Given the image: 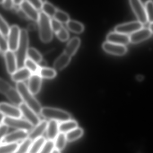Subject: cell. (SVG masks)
Masks as SVG:
<instances>
[{
    "mask_svg": "<svg viewBox=\"0 0 153 153\" xmlns=\"http://www.w3.org/2000/svg\"><path fill=\"white\" fill-rule=\"evenodd\" d=\"M16 89L19 93L24 103L36 114H40L42 108L41 104L30 92L27 86L23 82H17Z\"/></svg>",
    "mask_w": 153,
    "mask_h": 153,
    "instance_id": "1",
    "label": "cell"
},
{
    "mask_svg": "<svg viewBox=\"0 0 153 153\" xmlns=\"http://www.w3.org/2000/svg\"><path fill=\"white\" fill-rule=\"evenodd\" d=\"M29 45V36L26 29H21L20 40L17 50L16 51L17 68L19 69L24 68V63L27 59V54Z\"/></svg>",
    "mask_w": 153,
    "mask_h": 153,
    "instance_id": "2",
    "label": "cell"
},
{
    "mask_svg": "<svg viewBox=\"0 0 153 153\" xmlns=\"http://www.w3.org/2000/svg\"><path fill=\"white\" fill-rule=\"evenodd\" d=\"M39 33L42 42L48 43L51 41L53 37V31L51 25V19L43 11L39 13Z\"/></svg>",
    "mask_w": 153,
    "mask_h": 153,
    "instance_id": "3",
    "label": "cell"
},
{
    "mask_svg": "<svg viewBox=\"0 0 153 153\" xmlns=\"http://www.w3.org/2000/svg\"><path fill=\"white\" fill-rule=\"evenodd\" d=\"M40 114L46 119L61 123L71 120V115L68 113L53 107H42Z\"/></svg>",
    "mask_w": 153,
    "mask_h": 153,
    "instance_id": "4",
    "label": "cell"
},
{
    "mask_svg": "<svg viewBox=\"0 0 153 153\" xmlns=\"http://www.w3.org/2000/svg\"><path fill=\"white\" fill-rule=\"evenodd\" d=\"M3 124L7 125V127L17 129L18 130L25 131L27 132L31 131L34 127L26 120L8 117H5Z\"/></svg>",
    "mask_w": 153,
    "mask_h": 153,
    "instance_id": "5",
    "label": "cell"
},
{
    "mask_svg": "<svg viewBox=\"0 0 153 153\" xmlns=\"http://www.w3.org/2000/svg\"><path fill=\"white\" fill-rule=\"evenodd\" d=\"M21 29L17 25H13L10 27L9 33L7 44L8 50L15 52L17 50L20 37Z\"/></svg>",
    "mask_w": 153,
    "mask_h": 153,
    "instance_id": "6",
    "label": "cell"
},
{
    "mask_svg": "<svg viewBox=\"0 0 153 153\" xmlns=\"http://www.w3.org/2000/svg\"><path fill=\"white\" fill-rule=\"evenodd\" d=\"M130 4L136 14L138 22L142 25L146 24L148 21L146 14L145 11V7L142 2L139 0H130Z\"/></svg>",
    "mask_w": 153,
    "mask_h": 153,
    "instance_id": "7",
    "label": "cell"
},
{
    "mask_svg": "<svg viewBox=\"0 0 153 153\" xmlns=\"http://www.w3.org/2000/svg\"><path fill=\"white\" fill-rule=\"evenodd\" d=\"M19 108L22 115L34 127H35L41 122V120L38 115L24 103H22L19 105Z\"/></svg>",
    "mask_w": 153,
    "mask_h": 153,
    "instance_id": "8",
    "label": "cell"
},
{
    "mask_svg": "<svg viewBox=\"0 0 153 153\" xmlns=\"http://www.w3.org/2000/svg\"><path fill=\"white\" fill-rule=\"evenodd\" d=\"M0 113L6 117L20 119L22 113L19 108L7 103H0Z\"/></svg>",
    "mask_w": 153,
    "mask_h": 153,
    "instance_id": "9",
    "label": "cell"
},
{
    "mask_svg": "<svg viewBox=\"0 0 153 153\" xmlns=\"http://www.w3.org/2000/svg\"><path fill=\"white\" fill-rule=\"evenodd\" d=\"M143 25L138 21H134L119 25L115 27V32L127 35L131 34L143 28Z\"/></svg>",
    "mask_w": 153,
    "mask_h": 153,
    "instance_id": "10",
    "label": "cell"
},
{
    "mask_svg": "<svg viewBox=\"0 0 153 153\" xmlns=\"http://www.w3.org/2000/svg\"><path fill=\"white\" fill-rule=\"evenodd\" d=\"M28 132L23 130H17L7 134L1 141V144L17 143L28 138Z\"/></svg>",
    "mask_w": 153,
    "mask_h": 153,
    "instance_id": "11",
    "label": "cell"
},
{
    "mask_svg": "<svg viewBox=\"0 0 153 153\" xmlns=\"http://www.w3.org/2000/svg\"><path fill=\"white\" fill-rule=\"evenodd\" d=\"M153 32L149 28H142L136 32L131 34L129 41L132 43L140 42L152 36Z\"/></svg>",
    "mask_w": 153,
    "mask_h": 153,
    "instance_id": "12",
    "label": "cell"
},
{
    "mask_svg": "<svg viewBox=\"0 0 153 153\" xmlns=\"http://www.w3.org/2000/svg\"><path fill=\"white\" fill-rule=\"evenodd\" d=\"M102 46L106 52L114 55H124L127 51V48L125 45L116 44L108 42L104 43Z\"/></svg>",
    "mask_w": 153,
    "mask_h": 153,
    "instance_id": "13",
    "label": "cell"
},
{
    "mask_svg": "<svg viewBox=\"0 0 153 153\" xmlns=\"http://www.w3.org/2000/svg\"><path fill=\"white\" fill-rule=\"evenodd\" d=\"M107 42L116 44L125 45L130 42L129 37L128 35L117 32L110 33L107 35Z\"/></svg>",
    "mask_w": 153,
    "mask_h": 153,
    "instance_id": "14",
    "label": "cell"
},
{
    "mask_svg": "<svg viewBox=\"0 0 153 153\" xmlns=\"http://www.w3.org/2000/svg\"><path fill=\"white\" fill-rule=\"evenodd\" d=\"M4 55L8 72L12 75L18 68L16 54L14 52L8 50L5 53Z\"/></svg>",
    "mask_w": 153,
    "mask_h": 153,
    "instance_id": "15",
    "label": "cell"
},
{
    "mask_svg": "<svg viewBox=\"0 0 153 153\" xmlns=\"http://www.w3.org/2000/svg\"><path fill=\"white\" fill-rule=\"evenodd\" d=\"M20 8L25 12L27 17L35 21L38 22L39 19V13L32 5L28 1H23Z\"/></svg>",
    "mask_w": 153,
    "mask_h": 153,
    "instance_id": "16",
    "label": "cell"
},
{
    "mask_svg": "<svg viewBox=\"0 0 153 153\" xmlns=\"http://www.w3.org/2000/svg\"><path fill=\"white\" fill-rule=\"evenodd\" d=\"M48 123V122L46 120L41 121L28 133V138L33 141L42 137V134L46 131Z\"/></svg>",
    "mask_w": 153,
    "mask_h": 153,
    "instance_id": "17",
    "label": "cell"
},
{
    "mask_svg": "<svg viewBox=\"0 0 153 153\" xmlns=\"http://www.w3.org/2000/svg\"><path fill=\"white\" fill-rule=\"evenodd\" d=\"M42 78L38 74H33L29 78L28 88L33 95L38 94L42 85Z\"/></svg>",
    "mask_w": 153,
    "mask_h": 153,
    "instance_id": "18",
    "label": "cell"
},
{
    "mask_svg": "<svg viewBox=\"0 0 153 153\" xmlns=\"http://www.w3.org/2000/svg\"><path fill=\"white\" fill-rule=\"evenodd\" d=\"M32 73L27 68H23L17 70L12 74L11 78L14 81L17 82H22L30 78Z\"/></svg>",
    "mask_w": 153,
    "mask_h": 153,
    "instance_id": "19",
    "label": "cell"
},
{
    "mask_svg": "<svg viewBox=\"0 0 153 153\" xmlns=\"http://www.w3.org/2000/svg\"><path fill=\"white\" fill-rule=\"evenodd\" d=\"M59 123L55 120H50L46 129V135L48 140H54L59 133Z\"/></svg>",
    "mask_w": 153,
    "mask_h": 153,
    "instance_id": "20",
    "label": "cell"
},
{
    "mask_svg": "<svg viewBox=\"0 0 153 153\" xmlns=\"http://www.w3.org/2000/svg\"><path fill=\"white\" fill-rule=\"evenodd\" d=\"M80 44V40L79 37L72 38L66 45L64 53L69 56H73L78 49Z\"/></svg>",
    "mask_w": 153,
    "mask_h": 153,
    "instance_id": "21",
    "label": "cell"
},
{
    "mask_svg": "<svg viewBox=\"0 0 153 153\" xmlns=\"http://www.w3.org/2000/svg\"><path fill=\"white\" fill-rule=\"evenodd\" d=\"M71 57L63 53L61 54L54 62L53 66L55 69L61 70L64 69L69 63Z\"/></svg>",
    "mask_w": 153,
    "mask_h": 153,
    "instance_id": "22",
    "label": "cell"
},
{
    "mask_svg": "<svg viewBox=\"0 0 153 153\" xmlns=\"http://www.w3.org/2000/svg\"><path fill=\"white\" fill-rule=\"evenodd\" d=\"M78 127V123L76 121L70 120L61 122L59 124V132L66 133Z\"/></svg>",
    "mask_w": 153,
    "mask_h": 153,
    "instance_id": "23",
    "label": "cell"
},
{
    "mask_svg": "<svg viewBox=\"0 0 153 153\" xmlns=\"http://www.w3.org/2000/svg\"><path fill=\"white\" fill-rule=\"evenodd\" d=\"M46 139L43 137L34 140L33 142H32L27 153H39Z\"/></svg>",
    "mask_w": 153,
    "mask_h": 153,
    "instance_id": "24",
    "label": "cell"
},
{
    "mask_svg": "<svg viewBox=\"0 0 153 153\" xmlns=\"http://www.w3.org/2000/svg\"><path fill=\"white\" fill-rule=\"evenodd\" d=\"M83 133V130L81 128L77 127L76 128L65 133L67 141L71 142L76 140L82 137Z\"/></svg>",
    "mask_w": 153,
    "mask_h": 153,
    "instance_id": "25",
    "label": "cell"
},
{
    "mask_svg": "<svg viewBox=\"0 0 153 153\" xmlns=\"http://www.w3.org/2000/svg\"><path fill=\"white\" fill-rule=\"evenodd\" d=\"M66 134L62 132H59L54 141V147L58 150H62L65 148L67 143Z\"/></svg>",
    "mask_w": 153,
    "mask_h": 153,
    "instance_id": "26",
    "label": "cell"
},
{
    "mask_svg": "<svg viewBox=\"0 0 153 153\" xmlns=\"http://www.w3.org/2000/svg\"><path fill=\"white\" fill-rule=\"evenodd\" d=\"M66 24L67 27L73 33H80L84 31V27L83 25L76 20H69Z\"/></svg>",
    "mask_w": 153,
    "mask_h": 153,
    "instance_id": "27",
    "label": "cell"
},
{
    "mask_svg": "<svg viewBox=\"0 0 153 153\" xmlns=\"http://www.w3.org/2000/svg\"><path fill=\"white\" fill-rule=\"evenodd\" d=\"M38 73L41 78L45 79L53 78L57 75L56 71L50 68H40Z\"/></svg>",
    "mask_w": 153,
    "mask_h": 153,
    "instance_id": "28",
    "label": "cell"
},
{
    "mask_svg": "<svg viewBox=\"0 0 153 153\" xmlns=\"http://www.w3.org/2000/svg\"><path fill=\"white\" fill-rule=\"evenodd\" d=\"M43 6L42 9L43 12L48 16L49 17L53 18L57 9L51 3L47 1L42 2Z\"/></svg>",
    "mask_w": 153,
    "mask_h": 153,
    "instance_id": "29",
    "label": "cell"
},
{
    "mask_svg": "<svg viewBox=\"0 0 153 153\" xmlns=\"http://www.w3.org/2000/svg\"><path fill=\"white\" fill-rule=\"evenodd\" d=\"M27 56L36 63L38 64L42 59V55L36 49L33 48H28Z\"/></svg>",
    "mask_w": 153,
    "mask_h": 153,
    "instance_id": "30",
    "label": "cell"
},
{
    "mask_svg": "<svg viewBox=\"0 0 153 153\" xmlns=\"http://www.w3.org/2000/svg\"><path fill=\"white\" fill-rule=\"evenodd\" d=\"M17 143H7L0 145V153H13L17 149Z\"/></svg>",
    "mask_w": 153,
    "mask_h": 153,
    "instance_id": "31",
    "label": "cell"
},
{
    "mask_svg": "<svg viewBox=\"0 0 153 153\" xmlns=\"http://www.w3.org/2000/svg\"><path fill=\"white\" fill-rule=\"evenodd\" d=\"M32 141L27 138L23 140L21 144L19 145L16 150L13 153H27L32 144Z\"/></svg>",
    "mask_w": 153,
    "mask_h": 153,
    "instance_id": "32",
    "label": "cell"
},
{
    "mask_svg": "<svg viewBox=\"0 0 153 153\" xmlns=\"http://www.w3.org/2000/svg\"><path fill=\"white\" fill-rule=\"evenodd\" d=\"M59 40L62 42H65L68 39L69 37L68 33L66 28L62 25L59 27L57 29L54 31Z\"/></svg>",
    "mask_w": 153,
    "mask_h": 153,
    "instance_id": "33",
    "label": "cell"
},
{
    "mask_svg": "<svg viewBox=\"0 0 153 153\" xmlns=\"http://www.w3.org/2000/svg\"><path fill=\"white\" fill-rule=\"evenodd\" d=\"M24 66L33 74H36V72H38L40 68L37 63H36L28 58L26 59L24 63Z\"/></svg>",
    "mask_w": 153,
    "mask_h": 153,
    "instance_id": "34",
    "label": "cell"
},
{
    "mask_svg": "<svg viewBox=\"0 0 153 153\" xmlns=\"http://www.w3.org/2000/svg\"><path fill=\"white\" fill-rule=\"evenodd\" d=\"M13 88L9 83L0 78V93L7 97L8 95L9 94L10 92H11Z\"/></svg>",
    "mask_w": 153,
    "mask_h": 153,
    "instance_id": "35",
    "label": "cell"
},
{
    "mask_svg": "<svg viewBox=\"0 0 153 153\" xmlns=\"http://www.w3.org/2000/svg\"><path fill=\"white\" fill-rule=\"evenodd\" d=\"M53 18L60 23H66L67 24L68 21L70 20L69 16L67 13L62 10L58 9H57Z\"/></svg>",
    "mask_w": 153,
    "mask_h": 153,
    "instance_id": "36",
    "label": "cell"
},
{
    "mask_svg": "<svg viewBox=\"0 0 153 153\" xmlns=\"http://www.w3.org/2000/svg\"><path fill=\"white\" fill-rule=\"evenodd\" d=\"M153 1L151 0L148 1L145 4V11L146 14L148 21L149 23H153Z\"/></svg>",
    "mask_w": 153,
    "mask_h": 153,
    "instance_id": "37",
    "label": "cell"
},
{
    "mask_svg": "<svg viewBox=\"0 0 153 153\" xmlns=\"http://www.w3.org/2000/svg\"><path fill=\"white\" fill-rule=\"evenodd\" d=\"M54 147L53 140H46L39 153H51Z\"/></svg>",
    "mask_w": 153,
    "mask_h": 153,
    "instance_id": "38",
    "label": "cell"
},
{
    "mask_svg": "<svg viewBox=\"0 0 153 153\" xmlns=\"http://www.w3.org/2000/svg\"><path fill=\"white\" fill-rule=\"evenodd\" d=\"M10 27L5 19L0 15V32L4 36H7L9 33Z\"/></svg>",
    "mask_w": 153,
    "mask_h": 153,
    "instance_id": "39",
    "label": "cell"
},
{
    "mask_svg": "<svg viewBox=\"0 0 153 153\" xmlns=\"http://www.w3.org/2000/svg\"><path fill=\"white\" fill-rule=\"evenodd\" d=\"M8 50L7 41L5 38V36L0 32V51L5 53Z\"/></svg>",
    "mask_w": 153,
    "mask_h": 153,
    "instance_id": "40",
    "label": "cell"
},
{
    "mask_svg": "<svg viewBox=\"0 0 153 153\" xmlns=\"http://www.w3.org/2000/svg\"><path fill=\"white\" fill-rule=\"evenodd\" d=\"M28 1L36 10H40L42 9L43 3L42 1H40V0H29Z\"/></svg>",
    "mask_w": 153,
    "mask_h": 153,
    "instance_id": "41",
    "label": "cell"
},
{
    "mask_svg": "<svg viewBox=\"0 0 153 153\" xmlns=\"http://www.w3.org/2000/svg\"><path fill=\"white\" fill-rule=\"evenodd\" d=\"M8 128L7 125L4 124H2L0 126V145L1 144L2 140L7 134Z\"/></svg>",
    "mask_w": 153,
    "mask_h": 153,
    "instance_id": "42",
    "label": "cell"
},
{
    "mask_svg": "<svg viewBox=\"0 0 153 153\" xmlns=\"http://www.w3.org/2000/svg\"><path fill=\"white\" fill-rule=\"evenodd\" d=\"M3 6L6 9H11L14 7V4L13 1L11 0H4Z\"/></svg>",
    "mask_w": 153,
    "mask_h": 153,
    "instance_id": "43",
    "label": "cell"
},
{
    "mask_svg": "<svg viewBox=\"0 0 153 153\" xmlns=\"http://www.w3.org/2000/svg\"><path fill=\"white\" fill-rule=\"evenodd\" d=\"M17 13L18 15L22 18H25L27 17L25 12L21 10V8L19 10H17Z\"/></svg>",
    "mask_w": 153,
    "mask_h": 153,
    "instance_id": "44",
    "label": "cell"
},
{
    "mask_svg": "<svg viewBox=\"0 0 153 153\" xmlns=\"http://www.w3.org/2000/svg\"><path fill=\"white\" fill-rule=\"evenodd\" d=\"M47 64V63L46 61L43 60L42 59L40 61V62L38 63V65L39 67H40V68H46L45 67H46Z\"/></svg>",
    "mask_w": 153,
    "mask_h": 153,
    "instance_id": "45",
    "label": "cell"
},
{
    "mask_svg": "<svg viewBox=\"0 0 153 153\" xmlns=\"http://www.w3.org/2000/svg\"><path fill=\"white\" fill-rule=\"evenodd\" d=\"M28 30H30L31 31H34L36 29V27L35 25H33V24H30L28 26Z\"/></svg>",
    "mask_w": 153,
    "mask_h": 153,
    "instance_id": "46",
    "label": "cell"
},
{
    "mask_svg": "<svg viewBox=\"0 0 153 153\" xmlns=\"http://www.w3.org/2000/svg\"><path fill=\"white\" fill-rule=\"evenodd\" d=\"M5 116L1 113H0V126L3 123V120H4Z\"/></svg>",
    "mask_w": 153,
    "mask_h": 153,
    "instance_id": "47",
    "label": "cell"
},
{
    "mask_svg": "<svg viewBox=\"0 0 153 153\" xmlns=\"http://www.w3.org/2000/svg\"><path fill=\"white\" fill-rule=\"evenodd\" d=\"M13 1L14 5H19V6H20L23 1H21V0H14V1Z\"/></svg>",
    "mask_w": 153,
    "mask_h": 153,
    "instance_id": "48",
    "label": "cell"
},
{
    "mask_svg": "<svg viewBox=\"0 0 153 153\" xmlns=\"http://www.w3.org/2000/svg\"><path fill=\"white\" fill-rule=\"evenodd\" d=\"M137 80L140 81V80H142V79H143V77L142 76H141V75H139V76H137Z\"/></svg>",
    "mask_w": 153,
    "mask_h": 153,
    "instance_id": "49",
    "label": "cell"
},
{
    "mask_svg": "<svg viewBox=\"0 0 153 153\" xmlns=\"http://www.w3.org/2000/svg\"><path fill=\"white\" fill-rule=\"evenodd\" d=\"M51 153H60V152L59 150L54 148L52 152H51Z\"/></svg>",
    "mask_w": 153,
    "mask_h": 153,
    "instance_id": "50",
    "label": "cell"
},
{
    "mask_svg": "<svg viewBox=\"0 0 153 153\" xmlns=\"http://www.w3.org/2000/svg\"><path fill=\"white\" fill-rule=\"evenodd\" d=\"M4 0H0V4H3Z\"/></svg>",
    "mask_w": 153,
    "mask_h": 153,
    "instance_id": "51",
    "label": "cell"
}]
</instances>
